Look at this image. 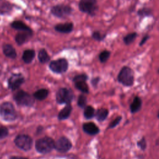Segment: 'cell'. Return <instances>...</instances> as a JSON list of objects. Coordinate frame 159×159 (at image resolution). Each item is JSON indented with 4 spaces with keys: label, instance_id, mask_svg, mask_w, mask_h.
Instances as JSON below:
<instances>
[{
    "label": "cell",
    "instance_id": "cell-23",
    "mask_svg": "<svg viewBox=\"0 0 159 159\" xmlns=\"http://www.w3.org/2000/svg\"><path fill=\"white\" fill-rule=\"evenodd\" d=\"M48 94V91L46 89H40L37 91L34 94V96L39 99V100H43L45 99Z\"/></svg>",
    "mask_w": 159,
    "mask_h": 159
},
{
    "label": "cell",
    "instance_id": "cell-36",
    "mask_svg": "<svg viewBox=\"0 0 159 159\" xmlns=\"http://www.w3.org/2000/svg\"><path fill=\"white\" fill-rule=\"evenodd\" d=\"M11 159H27L25 158H22V157H12Z\"/></svg>",
    "mask_w": 159,
    "mask_h": 159
},
{
    "label": "cell",
    "instance_id": "cell-34",
    "mask_svg": "<svg viewBox=\"0 0 159 159\" xmlns=\"http://www.w3.org/2000/svg\"><path fill=\"white\" fill-rule=\"evenodd\" d=\"M137 145L142 150H145L146 148V142L145 139L142 138L140 140H139L137 143Z\"/></svg>",
    "mask_w": 159,
    "mask_h": 159
},
{
    "label": "cell",
    "instance_id": "cell-22",
    "mask_svg": "<svg viewBox=\"0 0 159 159\" xmlns=\"http://www.w3.org/2000/svg\"><path fill=\"white\" fill-rule=\"evenodd\" d=\"M108 115V111L104 108L98 109L96 113V117L99 122H102L106 119Z\"/></svg>",
    "mask_w": 159,
    "mask_h": 159
},
{
    "label": "cell",
    "instance_id": "cell-18",
    "mask_svg": "<svg viewBox=\"0 0 159 159\" xmlns=\"http://www.w3.org/2000/svg\"><path fill=\"white\" fill-rule=\"evenodd\" d=\"M35 56V52L34 50L27 49L23 52L22 58L23 61L25 63H30L32 61Z\"/></svg>",
    "mask_w": 159,
    "mask_h": 159
},
{
    "label": "cell",
    "instance_id": "cell-24",
    "mask_svg": "<svg viewBox=\"0 0 159 159\" xmlns=\"http://www.w3.org/2000/svg\"><path fill=\"white\" fill-rule=\"evenodd\" d=\"M75 86L77 89L80 90L83 93H88V86L86 83L85 81H78L75 82Z\"/></svg>",
    "mask_w": 159,
    "mask_h": 159
},
{
    "label": "cell",
    "instance_id": "cell-32",
    "mask_svg": "<svg viewBox=\"0 0 159 159\" xmlns=\"http://www.w3.org/2000/svg\"><path fill=\"white\" fill-rule=\"evenodd\" d=\"M86 80H87V76L84 74L78 75V76H75V78L73 79L75 82L78 81H86Z\"/></svg>",
    "mask_w": 159,
    "mask_h": 159
},
{
    "label": "cell",
    "instance_id": "cell-4",
    "mask_svg": "<svg viewBox=\"0 0 159 159\" xmlns=\"http://www.w3.org/2000/svg\"><path fill=\"white\" fill-rule=\"evenodd\" d=\"M78 7L81 12L91 16H94L98 9L96 0H80Z\"/></svg>",
    "mask_w": 159,
    "mask_h": 159
},
{
    "label": "cell",
    "instance_id": "cell-5",
    "mask_svg": "<svg viewBox=\"0 0 159 159\" xmlns=\"http://www.w3.org/2000/svg\"><path fill=\"white\" fill-rule=\"evenodd\" d=\"M73 11V9L68 5L57 4L53 6L50 9L52 15L59 18H64L70 16Z\"/></svg>",
    "mask_w": 159,
    "mask_h": 159
},
{
    "label": "cell",
    "instance_id": "cell-2",
    "mask_svg": "<svg viewBox=\"0 0 159 159\" xmlns=\"http://www.w3.org/2000/svg\"><path fill=\"white\" fill-rule=\"evenodd\" d=\"M118 80L122 84L126 86H130L134 81V72L128 66H124L118 75Z\"/></svg>",
    "mask_w": 159,
    "mask_h": 159
},
{
    "label": "cell",
    "instance_id": "cell-20",
    "mask_svg": "<svg viewBox=\"0 0 159 159\" xmlns=\"http://www.w3.org/2000/svg\"><path fill=\"white\" fill-rule=\"evenodd\" d=\"M142 106V101L141 99L139 97H135L133 101V102H132V104H130V111L132 113H135L137 112V111H139L140 109Z\"/></svg>",
    "mask_w": 159,
    "mask_h": 159
},
{
    "label": "cell",
    "instance_id": "cell-26",
    "mask_svg": "<svg viewBox=\"0 0 159 159\" xmlns=\"http://www.w3.org/2000/svg\"><path fill=\"white\" fill-rule=\"evenodd\" d=\"M94 115V108L91 106H86L84 111V116L86 119H91Z\"/></svg>",
    "mask_w": 159,
    "mask_h": 159
},
{
    "label": "cell",
    "instance_id": "cell-7",
    "mask_svg": "<svg viewBox=\"0 0 159 159\" xmlns=\"http://www.w3.org/2000/svg\"><path fill=\"white\" fill-rule=\"evenodd\" d=\"M14 142L17 147L25 151L30 150L32 145V139L31 137L24 134L17 135L15 139Z\"/></svg>",
    "mask_w": 159,
    "mask_h": 159
},
{
    "label": "cell",
    "instance_id": "cell-17",
    "mask_svg": "<svg viewBox=\"0 0 159 159\" xmlns=\"http://www.w3.org/2000/svg\"><path fill=\"white\" fill-rule=\"evenodd\" d=\"M12 9V4L6 0H0V14H6Z\"/></svg>",
    "mask_w": 159,
    "mask_h": 159
},
{
    "label": "cell",
    "instance_id": "cell-8",
    "mask_svg": "<svg viewBox=\"0 0 159 159\" xmlns=\"http://www.w3.org/2000/svg\"><path fill=\"white\" fill-rule=\"evenodd\" d=\"M68 66V63L65 58H59L51 61L49 64L50 70L57 73L65 72Z\"/></svg>",
    "mask_w": 159,
    "mask_h": 159
},
{
    "label": "cell",
    "instance_id": "cell-37",
    "mask_svg": "<svg viewBox=\"0 0 159 159\" xmlns=\"http://www.w3.org/2000/svg\"><path fill=\"white\" fill-rule=\"evenodd\" d=\"M158 118H159V112H158Z\"/></svg>",
    "mask_w": 159,
    "mask_h": 159
},
{
    "label": "cell",
    "instance_id": "cell-10",
    "mask_svg": "<svg viewBox=\"0 0 159 159\" xmlns=\"http://www.w3.org/2000/svg\"><path fill=\"white\" fill-rule=\"evenodd\" d=\"M71 148V143L65 137H61L55 142V148L60 152H68Z\"/></svg>",
    "mask_w": 159,
    "mask_h": 159
},
{
    "label": "cell",
    "instance_id": "cell-31",
    "mask_svg": "<svg viewBox=\"0 0 159 159\" xmlns=\"http://www.w3.org/2000/svg\"><path fill=\"white\" fill-rule=\"evenodd\" d=\"M8 135V130L6 127H0V139L5 138Z\"/></svg>",
    "mask_w": 159,
    "mask_h": 159
},
{
    "label": "cell",
    "instance_id": "cell-35",
    "mask_svg": "<svg viewBox=\"0 0 159 159\" xmlns=\"http://www.w3.org/2000/svg\"><path fill=\"white\" fill-rule=\"evenodd\" d=\"M149 37H149V35H145V36L142 38V39L141 40V41H140L139 45H140V46H142L143 45H144V43H145V42H146L147 40L149 39Z\"/></svg>",
    "mask_w": 159,
    "mask_h": 159
},
{
    "label": "cell",
    "instance_id": "cell-29",
    "mask_svg": "<svg viewBox=\"0 0 159 159\" xmlns=\"http://www.w3.org/2000/svg\"><path fill=\"white\" fill-rule=\"evenodd\" d=\"M86 104V98L84 95H80L78 99V104L81 107H84Z\"/></svg>",
    "mask_w": 159,
    "mask_h": 159
},
{
    "label": "cell",
    "instance_id": "cell-25",
    "mask_svg": "<svg viewBox=\"0 0 159 159\" xmlns=\"http://www.w3.org/2000/svg\"><path fill=\"white\" fill-rule=\"evenodd\" d=\"M137 35V34L136 32H132L130 34H128L127 35H125L124 39V42L126 44V45H129L130 43H132L135 39H136Z\"/></svg>",
    "mask_w": 159,
    "mask_h": 159
},
{
    "label": "cell",
    "instance_id": "cell-16",
    "mask_svg": "<svg viewBox=\"0 0 159 159\" xmlns=\"http://www.w3.org/2000/svg\"><path fill=\"white\" fill-rule=\"evenodd\" d=\"M11 27L13 29L20 30V31H27V32H32V29L26 25V24L20 20H14L11 24Z\"/></svg>",
    "mask_w": 159,
    "mask_h": 159
},
{
    "label": "cell",
    "instance_id": "cell-19",
    "mask_svg": "<svg viewBox=\"0 0 159 159\" xmlns=\"http://www.w3.org/2000/svg\"><path fill=\"white\" fill-rule=\"evenodd\" d=\"M71 106L70 104H67L65 107L60 111V112L58 114V118L59 119L63 120L66 118H68L71 113Z\"/></svg>",
    "mask_w": 159,
    "mask_h": 159
},
{
    "label": "cell",
    "instance_id": "cell-14",
    "mask_svg": "<svg viewBox=\"0 0 159 159\" xmlns=\"http://www.w3.org/2000/svg\"><path fill=\"white\" fill-rule=\"evenodd\" d=\"M2 51L4 54L8 58L14 59L17 56L15 48L11 44H4L2 46Z\"/></svg>",
    "mask_w": 159,
    "mask_h": 159
},
{
    "label": "cell",
    "instance_id": "cell-30",
    "mask_svg": "<svg viewBox=\"0 0 159 159\" xmlns=\"http://www.w3.org/2000/svg\"><path fill=\"white\" fill-rule=\"evenodd\" d=\"M138 15L140 16H150L151 14V11L148 8H143L138 11Z\"/></svg>",
    "mask_w": 159,
    "mask_h": 159
},
{
    "label": "cell",
    "instance_id": "cell-27",
    "mask_svg": "<svg viewBox=\"0 0 159 159\" xmlns=\"http://www.w3.org/2000/svg\"><path fill=\"white\" fill-rule=\"evenodd\" d=\"M109 56H110V52H109L108 50H104L101 52L99 55V58L100 61L102 63L106 62L108 60Z\"/></svg>",
    "mask_w": 159,
    "mask_h": 159
},
{
    "label": "cell",
    "instance_id": "cell-13",
    "mask_svg": "<svg viewBox=\"0 0 159 159\" xmlns=\"http://www.w3.org/2000/svg\"><path fill=\"white\" fill-rule=\"evenodd\" d=\"M32 35V32L21 31L16 34L15 40L16 43L19 45H21L24 43L27 40H28L30 37Z\"/></svg>",
    "mask_w": 159,
    "mask_h": 159
},
{
    "label": "cell",
    "instance_id": "cell-6",
    "mask_svg": "<svg viewBox=\"0 0 159 159\" xmlns=\"http://www.w3.org/2000/svg\"><path fill=\"white\" fill-rule=\"evenodd\" d=\"M14 98L16 102L21 106H31L34 102V98L29 94L22 90H20L15 93Z\"/></svg>",
    "mask_w": 159,
    "mask_h": 159
},
{
    "label": "cell",
    "instance_id": "cell-1",
    "mask_svg": "<svg viewBox=\"0 0 159 159\" xmlns=\"http://www.w3.org/2000/svg\"><path fill=\"white\" fill-rule=\"evenodd\" d=\"M55 148V142L50 137H45L37 140L35 142V148L41 153L50 152Z\"/></svg>",
    "mask_w": 159,
    "mask_h": 159
},
{
    "label": "cell",
    "instance_id": "cell-38",
    "mask_svg": "<svg viewBox=\"0 0 159 159\" xmlns=\"http://www.w3.org/2000/svg\"><path fill=\"white\" fill-rule=\"evenodd\" d=\"M158 72H159V70H158Z\"/></svg>",
    "mask_w": 159,
    "mask_h": 159
},
{
    "label": "cell",
    "instance_id": "cell-33",
    "mask_svg": "<svg viewBox=\"0 0 159 159\" xmlns=\"http://www.w3.org/2000/svg\"><path fill=\"white\" fill-rule=\"evenodd\" d=\"M121 120V117L120 116H118L117 118H116L111 123V124L109 125V127L110 128H113V127H115L120 121Z\"/></svg>",
    "mask_w": 159,
    "mask_h": 159
},
{
    "label": "cell",
    "instance_id": "cell-11",
    "mask_svg": "<svg viewBox=\"0 0 159 159\" xmlns=\"http://www.w3.org/2000/svg\"><path fill=\"white\" fill-rule=\"evenodd\" d=\"M24 81L23 76L20 73L13 74L8 80L9 88L12 90L17 89Z\"/></svg>",
    "mask_w": 159,
    "mask_h": 159
},
{
    "label": "cell",
    "instance_id": "cell-21",
    "mask_svg": "<svg viewBox=\"0 0 159 159\" xmlns=\"http://www.w3.org/2000/svg\"><path fill=\"white\" fill-rule=\"evenodd\" d=\"M38 58L40 62L45 63L50 60V56L44 48L40 49L38 53Z\"/></svg>",
    "mask_w": 159,
    "mask_h": 159
},
{
    "label": "cell",
    "instance_id": "cell-12",
    "mask_svg": "<svg viewBox=\"0 0 159 159\" xmlns=\"http://www.w3.org/2000/svg\"><path fill=\"white\" fill-rule=\"evenodd\" d=\"M55 30L57 32L68 34L71 32L73 29V24L71 22H65L62 24H58L55 26Z\"/></svg>",
    "mask_w": 159,
    "mask_h": 159
},
{
    "label": "cell",
    "instance_id": "cell-3",
    "mask_svg": "<svg viewBox=\"0 0 159 159\" xmlns=\"http://www.w3.org/2000/svg\"><path fill=\"white\" fill-rule=\"evenodd\" d=\"M0 115L7 121H12L17 117V114L13 105L8 102H4L0 106Z\"/></svg>",
    "mask_w": 159,
    "mask_h": 159
},
{
    "label": "cell",
    "instance_id": "cell-28",
    "mask_svg": "<svg viewBox=\"0 0 159 159\" xmlns=\"http://www.w3.org/2000/svg\"><path fill=\"white\" fill-rule=\"evenodd\" d=\"M105 35H102L99 31H94L93 34H92V37L93 39H94L98 41H101L102 40L104 37H105Z\"/></svg>",
    "mask_w": 159,
    "mask_h": 159
},
{
    "label": "cell",
    "instance_id": "cell-15",
    "mask_svg": "<svg viewBox=\"0 0 159 159\" xmlns=\"http://www.w3.org/2000/svg\"><path fill=\"white\" fill-rule=\"evenodd\" d=\"M83 129L85 132L90 135H95L99 131V128L93 122L85 123L83 125Z\"/></svg>",
    "mask_w": 159,
    "mask_h": 159
},
{
    "label": "cell",
    "instance_id": "cell-9",
    "mask_svg": "<svg viewBox=\"0 0 159 159\" xmlns=\"http://www.w3.org/2000/svg\"><path fill=\"white\" fill-rule=\"evenodd\" d=\"M73 98V94L71 90L66 88L60 89L56 96V100L60 104H70Z\"/></svg>",
    "mask_w": 159,
    "mask_h": 159
}]
</instances>
